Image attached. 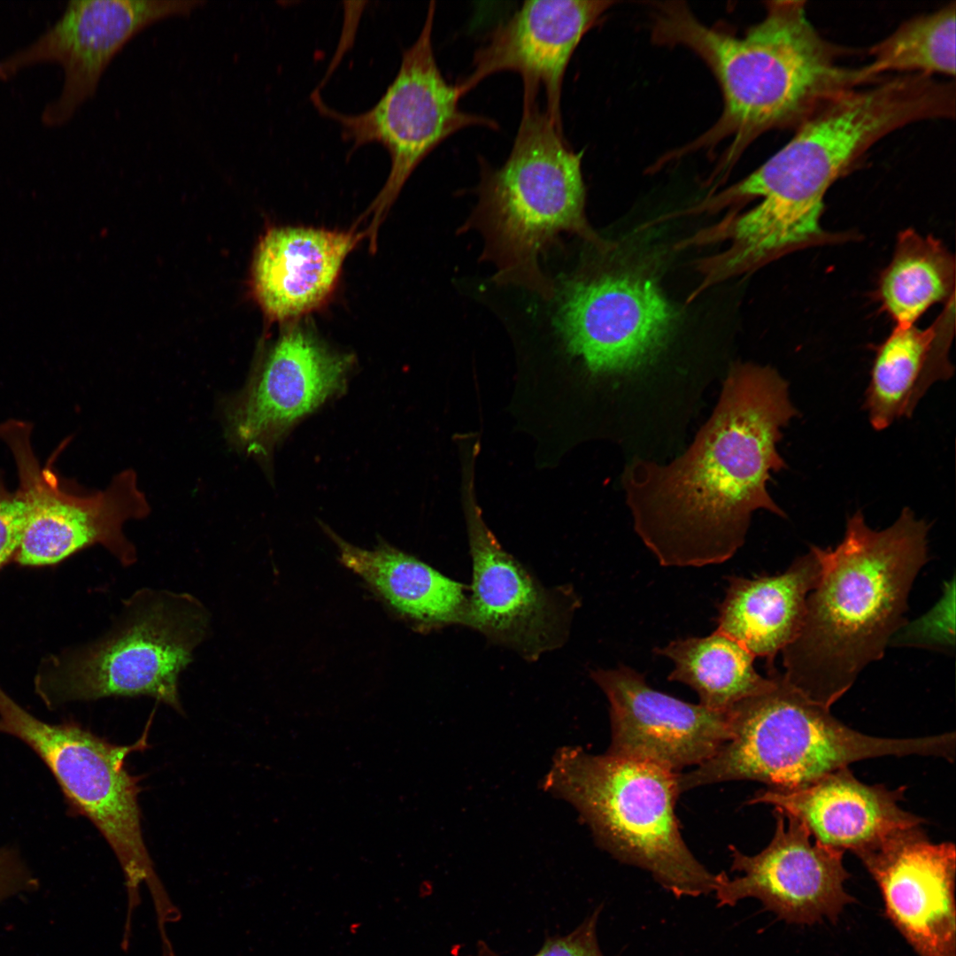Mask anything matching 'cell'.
Masks as SVG:
<instances>
[{
    "instance_id": "4fadbf2b",
    "label": "cell",
    "mask_w": 956,
    "mask_h": 956,
    "mask_svg": "<svg viewBox=\"0 0 956 956\" xmlns=\"http://www.w3.org/2000/svg\"><path fill=\"white\" fill-rule=\"evenodd\" d=\"M351 365V357L327 347L308 329H289L244 388L222 402L226 440L266 460L293 425L344 389Z\"/></svg>"
},
{
    "instance_id": "2e32d148",
    "label": "cell",
    "mask_w": 956,
    "mask_h": 956,
    "mask_svg": "<svg viewBox=\"0 0 956 956\" xmlns=\"http://www.w3.org/2000/svg\"><path fill=\"white\" fill-rule=\"evenodd\" d=\"M614 4L606 0H530L491 29L474 51L470 73L458 80L463 97L488 76L515 72L523 104L544 89L545 112L563 132L561 94L569 60L584 35Z\"/></svg>"
},
{
    "instance_id": "603a6c76",
    "label": "cell",
    "mask_w": 956,
    "mask_h": 956,
    "mask_svg": "<svg viewBox=\"0 0 956 956\" xmlns=\"http://www.w3.org/2000/svg\"><path fill=\"white\" fill-rule=\"evenodd\" d=\"M953 316L954 299L928 328L896 326L877 347L864 401L875 429L911 417L929 388L952 375L948 351Z\"/></svg>"
},
{
    "instance_id": "6da1fadb",
    "label": "cell",
    "mask_w": 956,
    "mask_h": 956,
    "mask_svg": "<svg viewBox=\"0 0 956 956\" xmlns=\"http://www.w3.org/2000/svg\"><path fill=\"white\" fill-rule=\"evenodd\" d=\"M797 414L775 369L737 363L684 453L666 465L637 459L626 467L634 528L660 565L724 562L744 544L755 511L785 516L767 485L786 467L777 443Z\"/></svg>"
},
{
    "instance_id": "ffe728a7",
    "label": "cell",
    "mask_w": 956,
    "mask_h": 956,
    "mask_svg": "<svg viewBox=\"0 0 956 956\" xmlns=\"http://www.w3.org/2000/svg\"><path fill=\"white\" fill-rule=\"evenodd\" d=\"M905 790L864 783L846 767L798 788H767L747 804L770 805L802 823L819 844L857 855L924 822L898 805Z\"/></svg>"
},
{
    "instance_id": "277c9868",
    "label": "cell",
    "mask_w": 956,
    "mask_h": 956,
    "mask_svg": "<svg viewBox=\"0 0 956 956\" xmlns=\"http://www.w3.org/2000/svg\"><path fill=\"white\" fill-rule=\"evenodd\" d=\"M955 114V88L905 73L850 89L806 118L782 149L718 194L723 206L749 198L751 233L766 246L791 251L827 242L820 223L829 187L881 138L909 123Z\"/></svg>"
},
{
    "instance_id": "cb8c5ba5",
    "label": "cell",
    "mask_w": 956,
    "mask_h": 956,
    "mask_svg": "<svg viewBox=\"0 0 956 956\" xmlns=\"http://www.w3.org/2000/svg\"><path fill=\"white\" fill-rule=\"evenodd\" d=\"M328 531L340 562L418 628L465 625L469 597L465 585L386 544L367 550Z\"/></svg>"
},
{
    "instance_id": "7c38bea8",
    "label": "cell",
    "mask_w": 956,
    "mask_h": 956,
    "mask_svg": "<svg viewBox=\"0 0 956 956\" xmlns=\"http://www.w3.org/2000/svg\"><path fill=\"white\" fill-rule=\"evenodd\" d=\"M556 296L555 328L567 351L594 374L651 363L679 320L656 280L636 269L579 271L555 288Z\"/></svg>"
},
{
    "instance_id": "ac0fdd59",
    "label": "cell",
    "mask_w": 956,
    "mask_h": 956,
    "mask_svg": "<svg viewBox=\"0 0 956 956\" xmlns=\"http://www.w3.org/2000/svg\"><path fill=\"white\" fill-rule=\"evenodd\" d=\"M881 891L886 916L918 956H956V850L921 825L856 855Z\"/></svg>"
},
{
    "instance_id": "5b68a950",
    "label": "cell",
    "mask_w": 956,
    "mask_h": 956,
    "mask_svg": "<svg viewBox=\"0 0 956 956\" xmlns=\"http://www.w3.org/2000/svg\"><path fill=\"white\" fill-rule=\"evenodd\" d=\"M582 153L569 147L536 101L522 104L503 165L493 167L480 158L478 201L466 227L482 234V256L495 265L497 283L550 299L555 285L543 272L540 256L560 234L576 235L602 251L610 248L585 214Z\"/></svg>"
},
{
    "instance_id": "ba28073f",
    "label": "cell",
    "mask_w": 956,
    "mask_h": 956,
    "mask_svg": "<svg viewBox=\"0 0 956 956\" xmlns=\"http://www.w3.org/2000/svg\"><path fill=\"white\" fill-rule=\"evenodd\" d=\"M209 627L207 609L192 595L141 590L125 602L104 636L46 660L35 691L49 708L111 696H149L181 712L179 676Z\"/></svg>"
},
{
    "instance_id": "83f0119b",
    "label": "cell",
    "mask_w": 956,
    "mask_h": 956,
    "mask_svg": "<svg viewBox=\"0 0 956 956\" xmlns=\"http://www.w3.org/2000/svg\"><path fill=\"white\" fill-rule=\"evenodd\" d=\"M954 581L947 582L940 600L914 622L900 628L890 644L949 650L954 645Z\"/></svg>"
},
{
    "instance_id": "3957f363",
    "label": "cell",
    "mask_w": 956,
    "mask_h": 956,
    "mask_svg": "<svg viewBox=\"0 0 956 956\" xmlns=\"http://www.w3.org/2000/svg\"><path fill=\"white\" fill-rule=\"evenodd\" d=\"M805 4L768 2L764 19L744 36L705 25L683 3L657 4L651 16L654 42L693 50L722 92L721 117L688 150L729 139L720 162L725 170L759 135L800 124L830 99L858 86L856 69L836 63L835 50L808 20Z\"/></svg>"
},
{
    "instance_id": "8992f818",
    "label": "cell",
    "mask_w": 956,
    "mask_h": 956,
    "mask_svg": "<svg viewBox=\"0 0 956 956\" xmlns=\"http://www.w3.org/2000/svg\"><path fill=\"white\" fill-rule=\"evenodd\" d=\"M774 683L729 710L730 737L709 760L679 773L681 793L707 784L751 780L794 789L848 767L883 756H934L953 761L954 732L916 738L860 733L837 720L830 706L768 669Z\"/></svg>"
},
{
    "instance_id": "4dcf8cb0",
    "label": "cell",
    "mask_w": 956,
    "mask_h": 956,
    "mask_svg": "<svg viewBox=\"0 0 956 956\" xmlns=\"http://www.w3.org/2000/svg\"><path fill=\"white\" fill-rule=\"evenodd\" d=\"M37 881L18 851L0 848V901L24 890L35 889Z\"/></svg>"
},
{
    "instance_id": "e0dca14e",
    "label": "cell",
    "mask_w": 956,
    "mask_h": 956,
    "mask_svg": "<svg viewBox=\"0 0 956 956\" xmlns=\"http://www.w3.org/2000/svg\"><path fill=\"white\" fill-rule=\"evenodd\" d=\"M591 675L610 705V755L679 773L709 760L730 737L729 711H713L658 691L628 667L600 669Z\"/></svg>"
},
{
    "instance_id": "d6986e66",
    "label": "cell",
    "mask_w": 956,
    "mask_h": 956,
    "mask_svg": "<svg viewBox=\"0 0 956 956\" xmlns=\"http://www.w3.org/2000/svg\"><path fill=\"white\" fill-rule=\"evenodd\" d=\"M466 513L473 574L465 625L537 659L562 639L566 616L558 596L501 547L474 504L466 503Z\"/></svg>"
},
{
    "instance_id": "9c48e42d",
    "label": "cell",
    "mask_w": 956,
    "mask_h": 956,
    "mask_svg": "<svg viewBox=\"0 0 956 956\" xmlns=\"http://www.w3.org/2000/svg\"><path fill=\"white\" fill-rule=\"evenodd\" d=\"M0 733L30 747L49 767L72 811L88 818L114 852L124 873L127 916L141 903L145 883L154 907L170 898L145 846L138 780L125 767L126 757L147 747V730L131 745H117L73 722L51 724L32 715L0 686Z\"/></svg>"
},
{
    "instance_id": "30bf717a",
    "label": "cell",
    "mask_w": 956,
    "mask_h": 956,
    "mask_svg": "<svg viewBox=\"0 0 956 956\" xmlns=\"http://www.w3.org/2000/svg\"><path fill=\"white\" fill-rule=\"evenodd\" d=\"M436 2L429 3L422 28L403 50L399 69L378 102L358 114L328 106L318 91L312 102L319 112L334 120L352 150L371 143L381 144L390 159L387 180L366 215H372L366 235L375 246L377 229L401 189L422 160L445 139L468 127L497 129V122L462 111L455 84L446 81L436 60L432 33Z\"/></svg>"
},
{
    "instance_id": "52a82bcc",
    "label": "cell",
    "mask_w": 956,
    "mask_h": 956,
    "mask_svg": "<svg viewBox=\"0 0 956 956\" xmlns=\"http://www.w3.org/2000/svg\"><path fill=\"white\" fill-rule=\"evenodd\" d=\"M677 775L651 763L567 746L556 752L544 786L578 811L615 859L648 871L676 898H695L714 891L717 874L682 839L675 812Z\"/></svg>"
},
{
    "instance_id": "f1b7e54d",
    "label": "cell",
    "mask_w": 956,
    "mask_h": 956,
    "mask_svg": "<svg viewBox=\"0 0 956 956\" xmlns=\"http://www.w3.org/2000/svg\"><path fill=\"white\" fill-rule=\"evenodd\" d=\"M601 906L598 907L574 930L563 937L550 938L532 956H605L599 947L597 925ZM476 956H500L485 942L477 946Z\"/></svg>"
},
{
    "instance_id": "f546056e",
    "label": "cell",
    "mask_w": 956,
    "mask_h": 956,
    "mask_svg": "<svg viewBox=\"0 0 956 956\" xmlns=\"http://www.w3.org/2000/svg\"><path fill=\"white\" fill-rule=\"evenodd\" d=\"M27 522V508L19 491L7 490L0 481V568L13 559Z\"/></svg>"
},
{
    "instance_id": "4316f807",
    "label": "cell",
    "mask_w": 956,
    "mask_h": 956,
    "mask_svg": "<svg viewBox=\"0 0 956 956\" xmlns=\"http://www.w3.org/2000/svg\"><path fill=\"white\" fill-rule=\"evenodd\" d=\"M955 3L903 23L870 49L871 61L856 68L858 84L887 72L955 75Z\"/></svg>"
},
{
    "instance_id": "7402d4cb",
    "label": "cell",
    "mask_w": 956,
    "mask_h": 956,
    "mask_svg": "<svg viewBox=\"0 0 956 956\" xmlns=\"http://www.w3.org/2000/svg\"><path fill=\"white\" fill-rule=\"evenodd\" d=\"M820 568L810 548L782 574L729 578L716 630L736 641L754 657L767 659L768 669L774 667L776 654L799 633L806 599L817 584Z\"/></svg>"
},
{
    "instance_id": "44dd1931",
    "label": "cell",
    "mask_w": 956,
    "mask_h": 956,
    "mask_svg": "<svg viewBox=\"0 0 956 956\" xmlns=\"http://www.w3.org/2000/svg\"><path fill=\"white\" fill-rule=\"evenodd\" d=\"M362 236L303 227L268 230L257 247L251 274L252 291L265 314L285 321L319 307Z\"/></svg>"
},
{
    "instance_id": "9a60e30c",
    "label": "cell",
    "mask_w": 956,
    "mask_h": 956,
    "mask_svg": "<svg viewBox=\"0 0 956 956\" xmlns=\"http://www.w3.org/2000/svg\"><path fill=\"white\" fill-rule=\"evenodd\" d=\"M774 813L775 831L765 849L747 855L730 846L731 870L740 875L717 874V906H734L752 898L789 923L836 922L844 907L855 901L844 889L850 877L844 852L813 841L795 818L776 809Z\"/></svg>"
},
{
    "instance_id": "7a4b0ae2",
    "label": "cell",
    "mask_w": 956,
    "mask_h": 956,
    "mask_svg": "<svg viewBox=\"0 0 956 956\" xmlns=\"http://www.w3.org/2000/svg\"><path fill=\"white\" fill-rule=\"evenodd\" d=\"M929 529L907 507L882 530L858 511L835 549L811 546L819 580L799 633L782 651L790 685L831 706L866 666L883 658L906 622L910 590L928 561Z\"/></svg>"
},
{
    "instance_id": "5bb4252c",
    "label": "cell",
    "mask_w": 956,
    "mask_h": 956,
    "mask_svg": "<svg viewBox=\"0 0 956 956\" xmlns=\"http://www.w3.org/2000/svg\"><path fill=\"white\" fill-rule=\"evenodd\" d=\"M204 0H75L58 19L27 47L0 61V79L42 62L64 71L58 98L42 113L49 127L68 121L92 96L112 57L134 35L167 16L189 13Z\"/></svg>"
},
{
    "instance_id": "8fae6325",
    "label": "cell",
    "mask_w": 956,
    "mask_h": 956,
    "mask_svg": "<svg viewBox=\"0 0 956 956\" xmlns=\"http://www.w3.org/2000/svg\"><path fill=\"white\" fill-rule=\"evenodd\" d=\"M31 430L29 423L19 420L0 424V438L13 455L18 491L27 508L26 527L13 559L21 566L44 567L100 544L122 565L133 564L136 551L123 526L129 520L145 518L150 511L135 471L118 474L104 490L73 494L61 487L52 459L40 466L32 449Z\"/></svg>"
},
{
    "instance_id": "484cf974",
    "label": "cell",
    "mask_w": 956,
    "mask_h": 956,
    "mask_svg": "<svg viewBox=\"0 0 956 956\" xmlns=\"http://www.w3.org/2000/svg\"><path fill=\"white\" fill-rule=\"evenodd\" d=\"M955 259L931 235L901 232L891 261L883 270L878 296L896 326H910L931 305L954 298Z\"/></svg>"
},
{
    "instance_id": "d4e9b609",
    "label": "cell",
    "mask_w": 956,
    "mask_h": 956,
    "mask_svg": "<svg viewBox=\"0 0 956 956\" xmlns=\"http://www.w3.org/2000/svg\"><path fill=\"white\" fill-rule=\"evenodd\" d=\"M655 652L675 665L668 680L690 686L699 704L713 711L728 712L774 683L770 674L763 677L755 670L752 653L717 630L705 637L672 641Z\"/></svg>"
}]
</instances>
